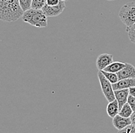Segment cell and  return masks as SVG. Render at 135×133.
<instances>
[{
    "label": "cell",
    "instance_id": "1",
    "mask_svg": "<svg viewBox=\"0 0 135 133\" xmlns=\"http://www.w3.org/2000/svg\"><path fill=\"white\" fill-rule=\"evenodd\" d=\"M23 13L18 0H0V20L15 22L22 18Z\"/></svg>",
    "mask_w": 135,
    "mask_h": 133
},
{
    "label": "cell",
    "instance_id": "2",
    "mask_svg": "<svg viewBox=\"0 0 135 133\" xmlns=\"http://www.w3.org/2000/svg\"><path fill=\"white\" fill-rule=\"evenodd\" d=\"M22 19L23 22L37 28H45L48 25L47 16L42 9L30 8L24 12Z\"/></svg>",
    "mask_w": 135,
    "mask_h": 133
},
{
    "label": "cell",
    "instance_id": "3",
    "mask_svg": "<svg viewBox=\"0 0 135 133\" xmlns=\"http://www.w3.org/2000/svg\"><path fill=\"white\" fill-rule=\"evenodd\" d=\"M118 16L127 28L135 24V2H130L124 5L120 9Z\"/></svg>",
    "mask_w": 135,
    "mask_h": 133
},
{
    "label": "cell",
    "instance_id": "4",
    "mask_svg": "<svg viewBox=\"0 0 135 133\" xmlns=\"http://www.w3.org/2000/svg\"><path fill=\"white\" fill-rule=\"evenodd\" d=\"M98 80H99V82L101 85L103 95H104L105 99L108 101V102H110L115 100L114 90L113 89L112 84L106 79V77L104 75L101 71L98 70Z\"/></svg>",
    "mask_w": 135,
    "mask_h": 133
},
{
    "label": "cell",
    "instance_id": "5",
    "mask_svg": "<svg viewBox=\"0 0 135 133\" xmlns=\"http://www.w3.org/2000/svg\"><path fill=\"white\" fill-rule=\"evenodd\" d=\"M65 8V3L64 0H60L59 5L50 6L48 5H45L43 8L42 11L45 14L47 17H55L58 16L61 12H63L64 9Z\"/></svg>",
    "mask_w": 135,
    "mask_h": 133
},
{
    "label": "cell",
    "instance_id": "6",
    "mask_svg": "<svg viewBox=\"0 0 135 133\" xmlns=\"http://www.w3.org/2000/svg\"><path fill=\"white\" fill-rule=\"evenodd\" d=\"M113 56L108 53H102L96 60V66L99 71L104 70L106 67L113 62Z\"/></svg>",
    "mask_w": 135,
    "mask_h": 133
},
{
    "label": "cell",
    "instance_id": "7",
    "mask_svg": "<svg viewBox=\"0 0 135 133\" xmlns=\"http://www.w3.org/2000/svg\"><path fill=\"white\" fill-rule=\"evenodd\" d=\"M117 74L119 80L124 79H135V67L130 63H126L125 66Z\"/></svg>",
    "mask_w": 135,
    "mask_h": 133
},
{
    "label": "cell",
    "instance_id": "8",
    "mask_svg": "<svg viewBox=\"0 0 135 133\" xmlns=\"http://www.w3.org/2000/svg\"><path fill=\"white\" fill-rule=\"evenodd\" d=\"M135 86V79H124L119 80L118 82L112 84L113 89L120 90V89H129L131 87Z\"/></svg>",
    "mask_w": 135,
    "mask_h": 133
},
{
    "label": "cell",
    "instance_id": "9",
    "mask_svg": "<svg viewBox=\"0 0 135 133\" xmlns=\"http://www.w3.org/2000/svg\"><path fill=\"white\" fill-rule=\"evenodd\" d=\"M112 123H113L114 126L118 129V131L121 130V129L126 128L127 126L132 124L131 118H124V117L120 116L119 114L113 118Z\"/></svg>",
    "mask_w": 135,
    "mask_h": 133
},
{
    "label": "cell",
    "instance_id": "10",
    "mask_svg": "<svg viewBox=\"0 0 135 133\" xmlns=\"http://www.w3.org/2000/svg\"><path fill=\"white\" fill-rule=\"evenodd\" d=\"M129 89H120L114 91L115 99L118 101L119 108H122L126 103H127V99L129 96Z\"/></svg>",
    "mask_w": 135,
    "mask_h": 133
},
{
    "label": "cell",
    "instance_id": "11",
    "mask_svg": "<svg viewBox=\"0 0 135 133\" xmlns=\"http://www.w3.org/2000/svg\"><path fill=\"white\" fill-rule=\"evenodd\" d=\"M106 111H107L108 115L111 118H114L116 116H118V114H119V111H120L118 101L115 99L109 102L108 106H107Z\"/></svg>",
    "mask_w": 135,
    "mask_h": 133
},
{
    "label": "cell",
    "instance_id": "12",
    "mask_svg": "<svg viewBox=\"0 0 135 133\" xmlns=\"http://www.w3.org/2000/svg\"><path fill=\"white\" fill-rule=\"evenodd\" d=\"M126 63L121 62H113L111 64H110L108 67H106L104 71L109 72H113V73H118L120 72L124 67L125 66Z\"/></svg>",
    "mask_w": 135,
    "mask_h": 133
},
{
    "label": "cell",
    "instance_id": "13",
    "mask_svg": "<svg viewBox=\"0 0 135 133\" xmlns=\"http://www.w3.org/2000/svg\"><path fill=\"white\" fill-rule=\"evenodd\" d=\"M133 112H134V111L132 110L130 105L128 103H126L122 108L120 109L119 115L122 117H124V118H131Z\"/></svg>",
    "mask_w": 135,
    "mask_h": 133
},
{
    "label": "cell",
    "instance_id": "14",
    "mask_svg": "<svg viewBox=\"0 0 135 133\" xmlns=\"http://www.w3.org/2000/svg\"><path fill=\"white\" fill-rule=\"evenodd\" d=\"M101 72L104 74V75L106 77V79L111 84L116 83V82H118V81H119V79H118V76L117 73L109 72H106V71H104V70H102Z\"/></svg>",
    "mask_w": 135,
    "mask_h": 133
},
{
    "label": "cell",
    "instance_id": "15",
    "mask_svg": "<svg viewBox=\"0 0 135 133\" xmlns=\"http://www.w3.org/2000/svg\"><path fill=\"white\" fill-rule=\"evenodd\" d=\"M47 0H32V8L35 9H42V8L46 5Z\"/></svg>",
    "mask_w": 135,
    "mask_h": 133
},
{
    "label": "cell",
    "instance_id": "16",
    "mask_svg": "<svg viewBox=\"0 0 135 133\" xmlns=\"http://www.w3.org/2000/svg\"><path fill=\"white\" fill-rule=\"evenodd\" d=\"M19 5L23 12H25L30 8H32V0H18Z\"/></svg>",
    "mask_w": 135,
    "mask_h": 133
},
{
    "label": "cell",
    "instance_id": "17",
    "mask_svg": "<svg viewBox=\"0 0 135 133\" xmlns=\"http://www.w3.org/2000/svg\"><path fill=\"white\" fill-rule=\"evenodd\" d=\"M127 33H128V37H129V39L132 42L135 43V24L127 28Z\"/></svg>",
    "mask_w": 135,
    "mask_h": 133
},
{
    "label": "cell",
    "instance_id": "18",
    "mask_svg": "<svg viewBox=\"0 0 135 133\" xmlns=\"http://www.w3.org/2000/svg\"><path fill=\"white\" fill-rule=\"evenodd\" d=\"M118 133H135V125L132 124L128 125L121 130H118Z\"/></svg>",
    "mask_w": 135,
    "mask_h": 133
},
{
    "label": "cell",
    "instance_id": "19",
    "mask_svg": "<svg viewBox=\"0 0 135 133\" xmlns=\"http://www.w3.org/2000/svg\"><path fill=\"white\" fill-rule=\"evenodd\" d=\"M127 103L130 105V106L131 107L132 110L135 112V97L129 95L128 96V99H127Z\"/></svg>",
    "mask_w": 135,
    "mask_h": 133
},
{
    "label": "cell",
    "instance_id": "20",
    "mask_svg": "<svg viewBox=\"0 0 135 133\" xmlns=\"http://www.w3.org/2000/svg\"><path fill=\"white\" fill-rule=\"evenodd\" d=\"M59 2H60V0H47L46 5L50 6H54L59 5Z\"/></svg>",
    "mask_w": 135,
    "mask_h": 133
},
{
    "label": "cell",
    "instance_id": "21",
    "mask_svg": "<svg viewBox=\"0 0 135 133\" xmlns=\"http://www.w3.org/2000/svg\"><path fill=\"white\" fill-rule=\"evenodd\" d=\"M129 93H130L131 95L135 97V86L134 87H131V88L129 89Z\"/></svg>",
    "mask_w": 135,
    "mask_h": 133
},
{
    "label": "cell",
    "instance_id": "22",
    "mask_svg": "<svg viewBox=\"0 0 135 133\" xmlns=\"http://www.w3.org/2000/svg\"><path fill=\"white\" fill-rule=\"evenodd\" d=\"M131 123H132V125H135V112H133L132 116H131Z\"/></svg>",
    "mask_w": 135,
    "mask_h": 133
},
{
    "label": "cell",
    "instance_id": "23",
    "mask_svg": "<svg viewBox=\"0 0 135 133\" xmlns=\"http://www.w3.org/2000/svg\"><path fill=\"white\" fill-rule=\"evenodd\" d=\"M108 1H113V0H108Z\"/></svg>",
    "mask_w": 135,
    "mask_h": 133
}]
</instances>
